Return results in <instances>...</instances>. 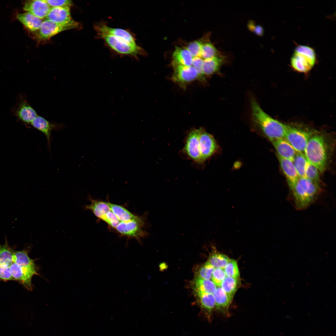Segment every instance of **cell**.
<instances>
[{"mask_svg":"<svg viewBox=\"0 0 336 336\" xmlns=\"http://www.w3.org/2000/svg\"><path fill=\"white\" fill-rule=\"evenodd\" d=\"M210 42L203 43L201 51L200 58L203 60L211 58L221 54Z\"/></svg>","mask_w":336,"mask_h":336,"instance_id":"33","label":"cell"},{"mask_svg":"<svg viewBox=\"0 0 336 336\" xmlns=\"http://www.w3.org/2000/svg\"><path fill=\"white\" fill-rule=\"evenodd\" d=\"M107 202L111 210L120 222L131 220L138 217V216L132 213L124 207L109 202Z\"/></svg>","mask_w":336,"mask_h":336,"instance_id":"27","label":"cell"},{"mask_svg":"<svg viewBox=\"0 0 336 336\" xmlns=\"http://www.w3.org/2000/svg\"><path fill=\"white\" fill-rule=\"evenodd\" d=\"M225 57L222 54L211 58L203 60L204 75H211L217 72L225 62Z\"/></svg>","mask_w":336,"mask_h":336,"instance_id":"24","label":"cell"},{"mask_svg":"<svg viewBox=\"0 0 336 336\" xmlns=\"http://www.w3.org/2000/svg\"><path fill=\"white\" fill-rule=\"evenodd\" d=\"M214 269V268L212 265L207 262L200 268L197 277L204 279L210 280Z\"/></svg>","mask_w":336,"mask_h":336,"instance_id":"36","label":"cell"},{"mask_svg":"<svg viewBox=\"0 0 336 336\" xmlns=\"http://www.w3.org/2000/svg\"><path fill=\"white\" fill-rule=\"evenodd\" d=\"M251 119L259 128L271 141L284 138L288 125L274 119L266 113L256 101L251 100Z\"/></svg>","mask_w":336,"mask_h":336,"instance_id":"1","label":"cell"},{"mask_svg":"<svg viewBox=\"0 0 336 336\" xmlns=\"http://www.w3.org/2000/svg\"><path fill=\"white\" fill-rule=\"evenodd\" d=\"M312 136L309 132L288 125L284 138L297 152L304 153L308 142Z\"/></svg>","mask_w":336,"mask_h":336,"instance_id":"10","label":"cell"},{"mask_svg":"<svg viewBox=\"0 0 336 336\" xmlns=\"http://www.w3.org/2000/svg\"><path fill=\"white\" fill-rule=\"evenodd\" d=\"M293 162L299 177L306 178L305 170L307 161L304 154L297 152Z\"/></svg>","mask_w":336,"mask_h":336,"instance_id":"32","label":"cell"},{"mask_svg":"<svg viewBox=\"0 0 336 336\" xmlns=\"http://www.w3.org/2000/svg\"><path fill=\"white\" fill-rule=\"evenodd\" d=\"M35 128L43 133L45 136L48 147L50 150L51 135L53 130L62 129L63 125L50 122L43 117L38 115L30 123Z\"/></svg>","mask_w":336,"mask_h":336,"instance_id":"14","label":"cell"},{"mask_svg":"<svg viewBox=\"0 0 336 336\" xmlns=\"http://www.w3.org/2000/svg\"><path fill=\"white\" fill-rule=\"evenodd\" d=\"M102 220L114 229L120 222L111 210L106 214Z\"/></svg>","mask_w":336,"mask_h":336,"instance_id":"39","label":"cell"},{"mask_svg":"<svg viewBox=\"0 0 336 336\" xmlns=\"http://www.w3.org/2000/svg\"><path fill=\"white\" fill-rule=\"evenodd\" d=\"M200 130V128L194 129L189 132L186 137L183 149L189 159L198 163H202L199 147Z\"/></svg>","mask_w":336,"mask_h":336,"instance_id":"11","label":"cell"},{"mask_svg":"<svg viewBox=\"0 0 336 336\" xmlns=\"http://www.w3.org/2000/svg\"><path fill=\"white\" fill-rule=\"evenodd\" d=\"M88 199L91 201V203L84 205V209L91 210L98 218L102 220L110 210L108 202L93 199L90 195Z\"/></svg>","mask_w":336,"mask_h":336,"instance_id":"22","label":"cell"},{"mask_svg":"<svg viewBox=\"0 0 336 336\" xmlns=\"http://www.w3.org/2000/svg\"><path fill=\"white\" fill-rule=\"evenodd\" d=\"M200 152L202 163L211 157L216 151L217 146L212 135L200 128L199 136Z\"/></svg>","mask_w":336,"mask_h":336,"instance_id":"12","label":"cell"},{"mask_svg":"<svg viewBox=\"0 0 336 336\" xmlns=\"http://www.w3.org/2000/svg\"><path fill=\"white\" fill-rule=\"evenodd\" d=\"M0 279L4 281L14 280L9 268L0 265Z\"/></svg>","mask_w":336,"mask_h":336,"instance_id":"42","label":"cell"},{"mask_svg":"<svg viewBox=\"0 0 336 336\" xmlns=\"http://www.w3.org/2000/svg\"><path fill=\"white\" fill-rule=\"evenodd\" d=\"M324 137L312 136L308 141L304 154L308 162L316 167L321 172L326 169L328 160L327 150Z\"/></svg>","mask_w":336,"mask_h":336,"instance_id":"3","label":"cell"},{"mask_svg":"<svg viewBox=\"0 0 336 336\" xmlns=\"http://www.w3.org/2000/svg\"><path fill=\"white\" fill-rule=\"evenodd\" d=\"M15 114L20 120L28 124L31 123L38 115L35 110L22 97L15 111Z\"/></svg>","mask_w":336,"mask_h":336,"instance_id":"17","label":"cell"},{"mask_svg":"<svg viewBox=\"0 0 336 336\" xmlns=\"http://www.w3.org/2000/svg\"><path fill=\"white\" fill-rule=\"evenodd\" d=\"M96 37L102 40L105 46L112 53L120 57L128 56L138 60L139 56L147 54L146 51L139 45L130 44L118 38L102 34L96 35Z\"/></svg>","mask_w":336,"mask_h":336,"instance_id":"4","label":"cell"},{"mask_svg":"<svg viewBox=\"0 0 336 336\" xmlns=\"http://www.w3.org/2000/svg\"><path fill=\"white\" fill-rule=\"evenodd\" d=\"M9 268L14 280L19 282L28 290H32V278L34 275H39L36 266H21L13 262Z\"/></svg>","mask_w":336,"mask_h":336,"instance_id":"8","label":"cell"},{"mask_svg":"<svg viewBox=\"0 0 336 336\" xmlns=\"http://www.w3.org/2000/svg\"><path fill=\"white\" fill-rule=\"evenodd\" d=\"M319 171L316 167L307 161L305 170L306 178L319 185Z\"/></svg>","mask_w":336,"mask_h":336,"instance_id":"34","label":"cell"},{"mask_svg":"<svg viewBox=\"0 0 336 336\" xmlns=\"http://www.w3.org/2000/svg\"><path fill=\"white\" fill-rule=\"evenodd\" d=\"M173 63L180 65L192 66L193 57L185 48L176 47L173 54Z\"/></svg>","mask_w":336,"mask_h":336,"instance_id":"25","label":"cell"},{"mask_svg":"<svg viewBox=\"0 0 336 336\" xmlns=\"http://www.w3.org/2000/svg\"><path fill=\"white\" fill-rule=\"evenodd\" d=\"M230 259L226 255L214 251L210 256L208 262L214 268L224 269Z\"/></svg>","mask_w":336,"mask_h":336,"instance_id":"31","label":"cell"},{"mask_svg":"<svg viewBox=\"0 0 336 336\" xmlns=\"http://www.w3.org/2000/svg\"><path fill=\"white\" fill-rule=\"evenodd\" d=\"M226 277L224 269L221 268H214L212 276V281L217 287H221L223 281Z\"/></svg>","mask_w":336,"mask_h":336,"instance_id":"38","label":"cell"},{"mask_svg":"<svg viewBox=\"0 0 336 336\" xmlns=\"http://www.w3.org/2000/svg\"><path fill=\"white\" fill-rule=\"evenodd\" d=\"M16 18L29 30L32 32L38 31L43 21L42 19L27 12L18 14Z\"/></svg>","mask_w":336,"mask_h":336,"instance_id":"23","label":"cell"},{"mask_svg":"<svg viewBox=\"0 0 336 336\" xmlns=\"http://www.w3.org/2000/svg\"><path fill=\"white\" fill-rule=\"evenodd\" d=\"M317 60V55L313 48L307 45L299 44L294 50L290 63L294 71L306 73L312 69Z\"/></svg>","mask_w":336,"mask_h":336,"instance_id":"5","label":"cell"},{"mask_svg":"<svg viewBox=\"0 0 336 336\" xmlns=\"http://www.w3.org/2000/svg\"><path fill=\"white\" fill-rule=\"evenodd\" d=\"M296 209H304L312 204L320 191L319 185L306 178L299 177L290 189Z\"/></svg>","mask_w":336,"mask_h":336,"instance_id":"2","label":"cell"},{"mask_svg":"<svg viewBox=\"0 0 336 336\" xmlns=\"http://www.w3.org/2000/svg\"><path fill=\"white\" fill-rule=\"evenodd\" d=\"M80 25V23L76 21L73 23L63 24L46 20L43 21L40 28L36 31L37 36L40 40H47L62 31L77 28Z\"/></svg>","mask_w":336,"mask_h":336,"instance_id":"9","label":"cell"},{"mask_svg":"<svg viewBox=\"0 0 336 336\" xmlns=\"http://www.w3.org/2000/svg\"><path fill=\"white\" fill-rule=\"evenodd\" d=\"M51 8L46 0H31L25 2L23 9L42 19L46 17Z\"/></svg>","mask_w":336,"mask_h":336,"instance_id":"15","label":"cell"},{"mask_svg":"<svg viewBox=\"0 0 336 336\" xmlns=\"http://www.w3.org/2000/svg\"><path fill=\"white\" fill-rule=\"evenodd\" d=\"M271 142L278 156L293 161L297 152L284 138L277 139Z\"/></svg>","mask_w":336,"mask_h":336,"instance_id":"19","label":"cell"},{"mask_svg":"<svg viewBox=\"0 0 336 336\" xmlns=\"http://www.w3.org/2000/svg\"><path fill=\"white\" fill-rule=\"evenodd\" d=\"M203 60L199 57L193 58L192 66L197 72L201 77L204 75L203 72Z\"/></svg>","mask_w":336,"mask_h":336,"instance_id":"40","label":"cell"},{"mask_svg":"<svg viewBox=\"0 0 336 336\" xmlns=\"http://www.w3.org/2000/svg\"><path fill=\"white\" fill-rule=\"evenodd\" d=\"M194 289L196 293H205L214 294L216 286L212 281L197 277L194 280Z\"/></svg>","mask_w":336,"mask_h":336,"instance_id":"28","label":"cell"},{"mask_svg":"<svg viewBox=\"0 0 336 336\" xmlns=\"http://www.w3.org/2000/svg\"><path fill=\"white\" fill-rule=\"evenodd\" d=\"M248 27L250 30L257 35L262 36L263 35V28L259 25H256L252 21H250L249 22Z\"/></svg>","mask_w":336,"mask_h":336,"instance_id":"43","label":"cell"},{"mask_svg":"<svg viewBox=\"0 0 336 336\" xmlns=\"http://www.w3.org/2000/svg\"><path fill=\"white\" fill-rule=\"evenodd\" d=\"M213 295L216 310L225 316L229 317V308L232 299L223 290L221 287H217Z\"/></svg>","mask_w":336,"mask_h":336,"instance_id":"18","label":"cell"},{"mask_svg":"<svg viewBox=\"0 0 336 336\" xmlns=\"http://www.w3.org/2000/svg\"><path fill=\"white\" fill-rule=\"evenodd\" d=\"M239 284V278L226 277L222 282L221 287L231 299L237 290Z\"/></svg>","mask_w":336,"mask_h":336,"instance_id":"30","label":"cell"},{"mask_svg":"<svg viewBox=\"0 0 336 336\" xmlns=\"http://www.w3.org/2000/svg\"><path fill=\"white\" fill-rule=\"evenodd\" d=\"M144 225V219L138 216L131 220L120 222L115 229L121 236L139 240L148 234L143 230Z\"/></svg>","mask_w":336,"mask_h":336,"instance_id":"6","label":"cell"},{"mask_svg":"<svg viewBox=\"0 0 336 336\" xmlns=\"http://www.w3.org/2000/svg\"><path fill=\"white\" fill-rule=\"evenodd\" d=\"M282 169L285 175L290 189L292 188L299 178L293 162L278 155Z\"/></svg>","mask_w":336,"mask_h":336,"instance_id":"20","label":"cell"},{"mask_svg":"<svg viewBox=\"0 0 336 336\" xmlns=\"http://www.w3.org/2000/svg\"><path fill=\"white\" fill-rule=\"evenodd\" d=\"M3 245L0 244V265L9 268L13 263L14 250L8 245L7 237Z\"/></svg>","mask_w":336,"mask_h":336,"instance_id":"26","label":"cell"},{"mask_svg":"<svg viewBox=\"0 0 336 336\" xmlns=\"http://www.w3.org/2000/svg\"><path fill=\"white\" fill-rule=\"evenodd\" d=\"M174 73L172 79L181 84L188 83L200 76L192 66H184L173 63Z\"/></svg>","mask_w":336,"mask_h":336,"instance_id":"13","label":"cell"},{"mask_svg":"<svg viewBox=\"0 0 336 336\" xmlns=\"http://www.w3.org/2000/svg\"><path fill=\"white\" fill-rule=\"evenodd\" d=\"M24 249L22 250L14 251L13 256V262L16 264L23 266H36L35 260L30 259L28 256V250Z\"/></svg>","mask_w":336,"mask_h":336,"instance_id":"29","label":"cell"},{"mask_svg":"<svg viewBox=\"0 0 336 336\" xmlns=\"http://www.w3.org/2000/svg\"><path fill=\"white\" fill-rule=\"evenodd\" d=\"M47 3L51 7L63 6L70 7L72 4V1L66 0H46Z\"/></svg>","mask_w":336,"mask_h":336,"instance_id":"41","label":"cell"},{"mask_svg":"<svg viewBox=\"0 0 336 336\" xmlns=\"http://www.w3.org/2000/svg\"><path fill=\"white\" fill-rule=\"evenodd\" d=\"M94 28L96 35H111L122 39L130 44L138 45L135 35L129 30L111 27L103 21L95 24Z\"/></svg>","mask_w":336,"mask_h":336,"instance_id":"7","label":"cell"},{"mask_svg":"<svg viewBox=\"0 0 336 336\" xmlns=\"http://www.w3.org/2000/svg\"><path fill=\"white\" fill-rule=\"evenodd\" d=\"M203 43L201 40H195L190 43L187 47L185 48L189 52L193 58L200 57L201 51Z\"/></svg>","mask_w":336,"mask_h":336,"instance_id":"37","label":"cell"},{"mask_svg":"<svg viewBox=\"0 0 336 336\" xmlns=\"http://www.w3.org/2000/svg\"><path fill=\"white\" fill-rule=\"evenodd\" d=\"M199 299L202 311L208 320L211 322L212 313L215 306V301L213 294L205 293H196Z\"/></svg>","mask_w":336,"mask_h":336,"instance_id":"21","label":"cell"},{"mask_svg":"<svg viewBox=\"0 0 336 336\" xmlns=\"http://www.w3.org/2000/svg\"><path fill=\"white\" fill-rule=\"evenodd\" d=\"M227 277L239 278L240 273L236 261L234 259H230L224 269Z\"/></svg>","mask_w":336,"mask_h":336,"instance_id":"35","label":"cell"},{"mask_svg":"<svg viewBox=\"0 0 336 336\" xmlns=\"http://www.w3.org/2000/svg\"><path fill=\"white\" fill-rule=\"evenodd\" d=\"M70 7L66 6L51 7L46 18L58 23H73L75 21L71 17Z\"/></svg>","mask_w":336,"mask_h":336,"instance_id":"16","label":"cell"}]
</instances>
